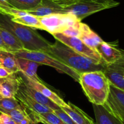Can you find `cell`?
Segmentation results:
<instances>
[{"label": "cell", "mask_w": 124, "mask_h": 124, "mask_svg": "<svg viewBox=\"0 0 124 124\" xmlns=\"http://www.w3.org/2000/svg\"><path fill=\"white\" fill-rule=\"evenodd\" d=\"M0 35L8 52L15 53L24 49V46L20 41L10 32L0 27Z\"/></svg>", "instance_id": "cell-20"}, {"label": "cell", "mask_w": 124, "mask_h": 124, "mask_svg": "<svg viewBox=\"0 0 124 124\" xmlns=\"http://www.w3.org/2000/svg\"><path fill=\"white\" fill-rule=\"evenodd\" d=\"M41 1L42 0H7V2L13 8L27 12L36 7Z\"/></svg>", "instance_id": "cell-22"}, {"label": "cell", "mask_w": 124, "mask_h": 124, "mask_svg": "<svg viewBox=\"0 0 124 124\" xmlns=\"http://www.w3.org/2000/svg\"><path fill=\"white\" fill-rule=\"evenodd\" d=\"M79 83L91 103L100 105L104 104L109 92L110 83L102 71L81 73Z\"/></svg>", "instance_id": "cell-3"}, {"label": "cell", "mask_w": 124, "mask_h": 124, "mask_svg": "<svg viewBox=\"0 0 124 124\" xmlns=\"http://www.w3.org/2000/svg\"><path fill=\"white\" fill-rule=\"evenodd\" d=\"M1 112L0 111V115H1Z\"/></svg>", "instance_id": "cell-36"}, {"label": "cell", "mask_w": 124, "mask_h": 124, "mask_svg": "<svg viewBox=\"0 0 124 124\" xmlns=\"http://www.w3.org/2000/svg\"><path fill=\"white\" fill-rule=\"evenodd\" d=\"M27 12L37 17H44L53 13H66L62 7L54 3L52 0H42L36 7Z\"/></svg>", "instance_id": "cell-14"}, {"label": "cell", "mask_w": 124, "mask_h": 124, "mask_svg": "<svg viewBox=\"0 0 124 124\" xmlns=\"http://www.w3.org/2000/svg\"><path fill=\"white\" fill-rule=\"evenodd\" d=\"M81 21L79 22L78 24L73 25L65 29L62 34L69 36H76L79 37L80 34V23Z\"/></svg>", "instance_id": "cell-26"}, {"label": "cell", "mask_w": 124, "mask_h": 124, "mask_svg": "<svg viewBox=\"0 0 124 124\" xmlns=\"http://www.w3.org/2000/svg\"><path fill=\"white\" fill-rule=\"evenodd\" d=\"M38 19L42 30L48 32L52 35L62 33L69 27L81 21L70 13H53L38 17Z\"/></svg>", "instance_id": "cell-6"}, {"label": "cell", "mask_w": 124, "mask_h": 124, "mask_svg": "<svg viewBox=\"0 0 124 124\" xmlns=\"http://www.w3.org/2000/svg\"><path fill=\"white\" fill-rule=\"evenodd\" d=\"M18 73L21 80L24 82H25L27 85L30 86V87L33 88L39 91L44 96L50 99L54 103L58 105L60 108L61 107L66 106L67 105V103H65L62 98H61L58 94H56L55 92L52 91L50 89L47 87L42 83V81H39L31 79V78L25 75V74H24L20 71L18 72Z\"/></svg>", "instance_id": "cell-10"}, {"label": "cell", "mask_w": 124, "mask_h": 124, "mask_svg": "<svg viewBox=\"0 0 124 124\" xmlns=\"http://www.w3.org/2000/svg\"><path fill=\"white\" fill-rule=\"evenodd\" d=\"M0 4L1 5H4V6H11L8 4V3L7 2V0H0Z\"/></svg>", "instance_id": "cell-31"}, {"label": "cell", "mask_w": 124, "mask_h": 124, "mask_svg": "<svg viewBox=\"0 0 124 124\" xmlns=\"http://www.w3.org/2000/svg\"><path fill=\"white\" fill-rule=\"evenodd\" d=\"M78 38L87 46L94 51H96L97 46L103 41L101 38L92 30L88 25L82 23V22L80 23V34Z\"/></svg>", "instance_id": "cell-17"}, {"label": "cell", "mask_w": 124, "mask_h": 124, "mask_svg": "<svg viewBox=\"0 0 124 124\" xmlns=\"http://www.w3.org/2000/svg\"><path fill=\"white\" fill-rule=\"evenodd\" d=\"M53 113L60 118L61 120L65 124H76L71 117L61 108L53 111Z\"/></svg>", "instance_id": "cell-25"}, {"label": "cell", "mask_w": 124, "mask_h": 124, "mask_svg": "<svg viewBox=\"0 0 124 124\" xmlns=\"http://www.w3.org/2000/svg\"><path fill=\"white\" fill-rule=\"evenodd\" d=\"M15 97L18 100V102L26 110V111H29V113L41 114V113L53 112V110L48 107L36 102L35 100L31 98L30 96H28L19 88Z\"/></svg>", "instance_id": "cell-12"}, {"label": "cell", "mask_w": 124, "mask_h": 124, "mask_svg": "<svg viewBox=\"0 0 124 124\" xmlns=\"http://www.w3.org/2000/svg\"><path fill=\"white\" fill-rule=\"evenodd\" d=\"M11 74H12V73H11L10 72L5 69L4 68L0 66V79L7 77V76H8Z\"/></svg>", "instance_id": "cell-29"}, {"label": "cell", "mask_w": 124, "mask_h": 124, "mask_svg": "<svg viewBox=\"0 0 124 124\" xmlns=\"http://www.w3.org/2000/svg\"><path fill=\"white\" fill-rule=\"evenodd\" d=\"M47 53L72 68L79 74L86 72L103 71L105 65L104 63H99L76 52L58 40L53 44H51Z\"/></svg>", "instance_id": "cell-1"}, {"label": "cell", "mask_w": 124, "mask_h": 124, "mask_svg": "<svg viewBox=\"0 0 124 124\" xmlns=\"http://www.w3.org/2000/svg\"><path fill=\"white\" fill-rule=\"evenodd\" d=\"M16 60L19 71L21 72L31 79L39 81H42L36 74L38 68L41 65V64L34 61L19 57H16Z\"/></svg>", "instance_id": "cell-19"}, {"label": "cell", "mask_w": 124, "mask_h": 124, "mask_svg": "<svg viewBox=\"0 0 124 124\" xmlns=\"http://www.w3.org/2000/svg\"><path fill=\"white\" fill-rule=\"evenodd\" d=\"M119 4V2L114 0L105 2H99L94 0H81L75 4L63 7V9L66 13H72L81 21L82 19L90 15L103 10L116 7Z\"/></svg>", "instance_id": "cell-5"}, {"label": "cell", "mask_w": 124, "mask_h": 124, "mask_svg": "<svg viewBox=\"0 0 124 124\" xmlns=\"http://www.w3.org/2000/svg\"><path fill=\"white\" fill-rule=\"evenodd\" d=\"M0 51H7V48H6V46H5L4 43L3 41H2L1 36L0 35Z\"/></svg>", "instance_id": "cell-30"}, {"label": "cell", "mask_w": 124, "mask_h": 124, "mask_svg": "<svg viewBox=\"0 0 124 124\" xmlns=\"http://www.w3.org/2000/svg\"><path fill=\"white\" fill-rule=\"evenodd\" d=\"M52 35L56 40L67 45L76 52L92 58L99 63H104L99 53L96 51L87 46L79 38L76 36H67L62 33H57Z\"/></svg>", "instance_id": "cell-8"}, {"label": "cell", "mask_w": 124, "mask_h": 124, "mask_svg": "<svg viewBox=\"0 0 124 124\" xmlns=\"http://www.w3.org/2000/svg\"><path fill=\"white\" fill-rule=\"evenodd\" d=\"M19 79H20V83H19V88L21 89L23 92H25V94H27L28 96H30L31 98L35 100L36 102H38L40 104H42L43 105L48 107V108H50L53 111L56 110V109H60L61 108L58 105L54 103L50 99L44 96L39 91L33 88L30 87V86L27 85L25 82H24L21 80L20 77H19Z\"/></svg>", "instance_id": "cell-15"}, {"label": "cell", "mask_w": 124, "mask_h": 124, "mask_svg": "<svg viewBox=\"0 0 124 124\" xmlns=\"http://www.w3.org/2000/svg\"><path fill=\"white\" fill-rule=\"evenodd\" d=\"M0 124H17L9 115L1 113L0 115Z\"/></svg>", "instance_id": "cell-28"}, {"label": "cell", "mask_w": 124, "mask_h": 124, "mask_svg": "<svg viewBox=\"0 0 124 124\" xmlns=\"http://www.w3.org/2000/svg\"><path fill=\"white\" fill-rule=\"evenodd\" d=\"M39 122L42 123V124H50V123L44 121V120H39V121L38 122V123H39Z\"/></svg>", "instance_id": "cell-32"}, {"label": "cell", "mask_w": 124, "mask_h": 124, "mask_svg": "<svg viewBox=\"0 0 124 124\" xmlns=\"http://www.w3.org/2000/svg\"><path fill=\"white\" fill-rule=\"evenodd\" d=\"M0 27L10 32L21 42L24 49L48 53L51 44L32 28L15 23L11 18L0 13Z\"/></svg>", "instance_id": "cell-2"}, {"label": "cell", "mask_w": 124, "mask_h": 124, "mask_svg": "<svg viewBox=\"0 0 124 124\" xmlns=\"http://www.w3.org/2000/svg\"><path fill=\"white\" fill-rule=\"evenodd\" d=\"M52 1L63 8L75 4L81 0H52Z\"/></svg>", "instance_id": "cell-27"}, {"label": "cell", "mask_w": 124, "mask_h": 124, "mask_svg": "<svg viewBox=\"0 0 124 124\" xmlns=\"http://www.w3.org/2000/svg\"><path fill=\"white\" fill-rule=\"evenodd\" d=\"M96 51L100 55L105 64H110L124 57L123 50L117 47L115 44L102 41L96 47Z\"/></svg>", "instance_id": "cell-11"}, {"label": "cell", "mask_w": 124, "mask_h": 124, "mask_svg": "<svg viewBox=\"0 0 124 124\" xmlns=\"http://www.w3.org/2000/svg\"><path fill=\"white\" fill-rule=\"evenodd\" d=\"M0 66L11 73L19 72L16 57L13 53L7 51H0Z\"/></svg>", "instance_id": "cell-21"}, {"label": "cell", "mask_w": 124, "mask_h": 124, "mask_svg": "<svg viewBox=\"0 0 124 124\" xmlns=\"http://www.w3.org/2000/svg\"><path fill=\"white\" fill-rule=\"evenodd\" d=\"M1 98H2V96H1V95L0 94V99H1Z\"/></svg>", "instance_id": "cell-34"}, {"label": "cell", "mask_w": 124, "mask_h": 124, "mask_svg": "<svg viewBox=\"0 0 124 124\" xmlns=\"http://www.w3.org/2000/svg\"><path fill=\"white\" fill-rule=\"evenodd\" d=\"M94 1H99V2H108V1H111V0H94Z\"/></svg>", "instance_id": "cell-33"}, {"label": "cell", "mask_w": 124, "mask_h": 124, "mask_svg": "<svg viewBox=\"0 0 124 124\" xmlns=\"http://www.w3.org/2000/svg\"><path fill=\"white\" fill-rule=\"evenodd\" d=\"M0 111L9 115L17 124H19L23 119L29 116L27 112L25 109H15L6 110V109L0 108Z\"/></svg>", "instance_id": "cell-23"}, {"label": "cell", "mask_w": 124, "mask_h": 124, "mask_svg": "<svg viewBox=\"0 0 124 124\" xmlns=\"http://www.w3.org/2000/svg\"><path fill=\"white\" fill-rule=\"evenodd\" d=\"M102 72L110 84L124 90V57L113 63L105 64Z\"/></svg>", "instance_id": "cell-9"}, {"label": "cell", "mask_w": 124, "mask_h": 124, "mask_svg": "<svg viewBox=\"0 0 124 124\" xmlns=\"http://www.w3.org/2000/svg\"><path fill=\"white\" fill-rule=\"evenodd\" d=\"M104 107L121 121L124 122V90L110 84Z\"/></svg>", "instance_id": "cell-7"}, {"label": "cell", "mask_w": 124, "mask_h": 124, "mask_svg": "<svg viewBox=\"0 0 124 124\" xmlns=\"http://www.w3.org/2000/svg\"><path fill=\"white\" fill-rule=\"evenodd\" d=\"M95 124H124V122L114 116L103 105L93 104Z\"/></svg>", "instance_id": "cell-18"}, {"label": "cell", "mask_w": 124, "mask_h": 124, "mask_svg": "<svg viewBox=\"0 0 124 124\" xmlns=\"http://www.w3.org/2000/svg\"><path fill=\"white\" fill-rule=\"evenodd\" d=\"M20 79L18 72L0 79V94L2 97H15L19 89Z\"/></svg>", "instance_id": "cell-13"}, {"label": "cell", "mask_w": 124, "mask_h": 124, "mask_svg": "<svg viewBox=\"0 0 124 124\" xmlns=\"http://www.w3.org/2000/svg\"><path fill=\"white\" fill-rule=\"evenodd\" d=\"M76 124H95L94 120L77 106L69 102L66 106L61 107Z\"/></svg>", "instance_id": "cell-16"}, {"label": "cell", "mask_w": 124, "mask_h": 124, "mask_svg": "<svg viewBox=\"0 0 124 124\" xmlns=\"http://www.w3.org/2000/svg\"><path fill=\"white\" fill-rule=\"evenodd\" d=\"M0 108L6 110L24 109L15 97H2L0 99Z\"/></svg>", "instance_id": "cell-24"}, {"label": "cell", "mask_w": 124, "mask_h": 124, "mask_svg": "<svg viewBox=\"0 0 124 124\" xmlns=\"http://www.w3.org/2000/svg\"><path fill=\"white\" fill-rule=\"evenodd\" d=\"M14 54L16 57L34 61L36 63H39L41 65L45 64L50 66L56 69L59 72L64 73L69 75L78 82L79 81L80 74L79 73L46 52L41 51H29L24 49L15 52Z\"/></svg>", "instance_id": "cell-4"}, {"label": "cell", "mask_w": 124, "mask_h": 124, "mask_svg": "<svg viewBox=\"0 0 124 124\" xmlns=\"http://www.w3.org/2000/svg\"><path fill=\"white\" fill-rule=\"evenodd\" d=\"M36 124V123H35V122H33V123H32V124Z\"/></svg>", "instance_id": "cell-35"}]
</instances>
